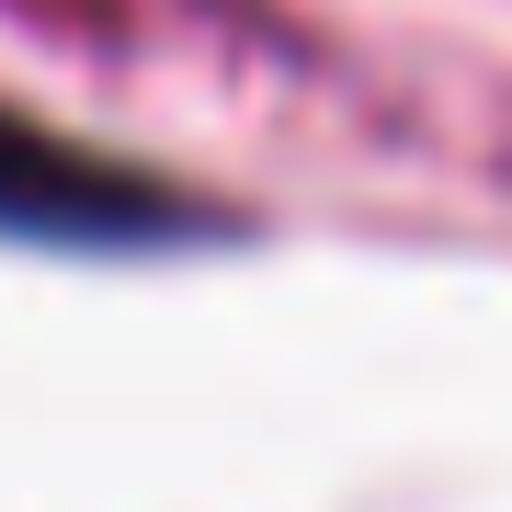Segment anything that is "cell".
Instances as JSON below:
<instances>
[{
    "mask_svg": "<svg viewBox=\"0 0 512 512\" xmlns=\"http://www.w3.org/2000/svg\"><path fill=\"white\" fill-rule=\"evenodd\" d=\"M0 228L12 239H69V251H137V239H194V194L148 183L103 148L0 114Z\"/></svg>",
    "mask_w": 512,
    "mask_h": 512,
    "instance_id": "1",
    "label": "cell"
}]
</instances>
